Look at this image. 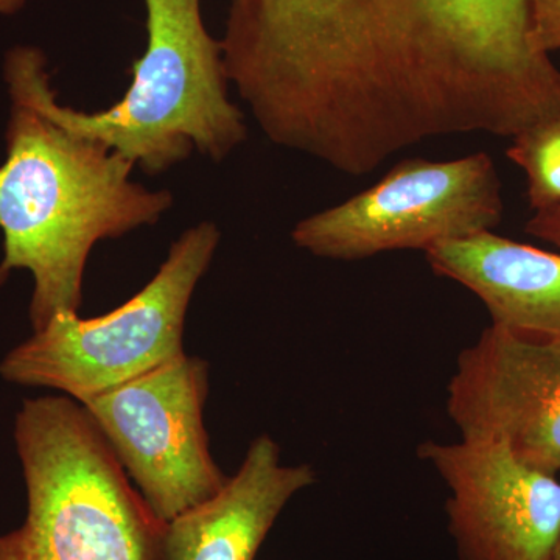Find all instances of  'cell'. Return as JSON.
I'll use <instances>...</instances> for the list:
<instances>
[{
	"label": "cell",
	"mask_w": 560,
	"mask_h": 560,
	"mask_svg": "<svg viewBox=\"0 0 560 560\" xmlns=\"http://www.w3.org/2000/svg\"><path fill=\"white\" fill-rule=\"evenodd\" d=\"M431 270L471 291L492 326L560 337V254L500 237L493 231L427 250Z\"/></svg>",
	"instance_id": "11"
},
{
	"label": "cell",
	"mask_w": 560,
	"mask_h": 560,
	"mask_svg": "<svg viewBox=\"0 0 560 560\" xmlns=\"http://www.w3.org/2000/svg\"><path fill=\"white\" fill-rule=\"evenodd\" d=\"M550 560H560V537L558 544H556L555 551H552Z\"/></svg>",
	"instance_id": "16"
},
{
	"label": "cell",
	"mask_w": 560,
	"mask_h": 560,
	"mask_svg": "<svg viewBox=\"0 0 560 560\" xmlns=\"http://www.w3.org/2000/svg\"><path fill=\"white\" fill-rule=\"evenodd\" d=\"M14 442L28 510L20 528L0 536V560H165L167 523L80 401L25 400Z\"/></svg>",
	"instance_id": "4"
},
{
	"label": "cell",
	"mask_w": 560,
	"mask_h": 560,
	"mask_svg": "<svg viewBox=\"0 0 560 560\" xmlns=\"http://www.w3.org/2000/svg\"><path fill=\"white\" fill-rule=\"evenodd\" d=\"M208 393V361L184 352L81 404L162 522L212 499L230 480L210 455Z\"/></svg>",
	"instance_id": "7"
},
{
	"label": "cell",
	"mask_w": 560,
	"mask_h": 560,
	"mask_svg": "<svg viewBox=\"0 0 560 560\" xmlns=\"http://www.w3.org/2000/svg\"><path fill=\"white\" fill-rule=\"evenodd\" d=\"M27 0H0V14L3 16H10V14L18 13V11L24 9Z\"/></svg>",
	"instance_id": "15"
},
{
	"label": "cell",
	"mask_w": 560,
	"mask_h": 560,
	"mask_svg": "<svg viewBox=\"0 0 560 560\" xmlns=\"http://www.w3.org/2000/svg\"><path fill=\"white\" fill-rule=\"evenodd\" d=\"M231 80L335 156L383 164L442 136H506L560 103L529 0H232Z\"/></svg>",
	"instance_id": "1"
},
{
	"label": "cell",
	"mask_w": 560,
	"mask_h": 560,
	"mask_svg": "<svg viewBox=\"0 0 560 560\" xmlns=\"http://www.w3.org/2000/svg\"><path fill=\"white\" fill-rule=\"evenodd\" d=\"M220 237L210 221L195 224L173 243L160 271L130 301L98 318L57 313L3 357L0 377L13 385L60 390L83 404L183 355L191 296Z\"/></svg>",
	"instance_id": "5"
},
{
	"label": "cell",
	"mask_w": 560,
	"mask_h": 560,
	"mask_svg": "<svg viewBox=\"0 0 560 560\" xmlns=\"http://www.w3.org/2000/svg\"><path fill=\"white\" fill-rule=\"evenodd\" d=\"M447 415L463 440L500 442L533 469L560 474V337L490 326L459 352Z\"/></svg>",
	"instance_id": "8"
},
{
	"label": "cell",
	"mask_w": 560,
	"mask_h": 560,
	"mask_svg": "<svg viewBox=\"0 0 560 560\" xmlns=\"http://www.w3.org/2000/svg\"><path fill=\"white\" fill-rule=\"evenodd\" d=\"M508 158L526 173L534 212L560 202V113L512 138Z\"/></svg>",
	"instance_id": "12"
},
{
	"label": "cell",
	"mask_w": 560,
	"mask_h": 560,
	"mask_svg": "<svg viewBox=\"0 0 560 560\" xmlns=\"http://www.w3.org/2000/svg\"><path fill=\"white\" fill-rule=\"evenodd\" d=\"M31 51L13 47L3 65L11 106L0 165V287L13 271L31 272L35 331L57 313L80 311L98 242L158 223L173 195L132 183L130 161L46 113L33 90Z\"/></svg>",
	"instance_id": "2"
},
{
	"label": "cell",
	"mask_w": 560,
	"mask_h": 560,
	"mask_svg": "<svg viewBox=\"0 0 560 560\" xmlns=\"http://www.w3.org/2000/svg\"><path fill=\"white\" fill-rule=\"evenodd\" d=\"M503 195L488 153L453 161L407 160L377 184L341 205L313 213L291 232L294 245L316 257L363 260L420 249L495 230Z\"/></svg>",
	"instance_id": "6"
},
{
	"label": "cell",
	"mask_w": 560,
	"mask_h": 560,
	"mask_svg": "<svg viewBox=\"0 0 560 560\" xmlns=\"http://www.w3.org/2000/svg\"><path fill=\"white\" fill-rule=\"evenodd\" d=\"M143 5L147 47L119 102L97 113L61 105L46 55L32 47V84L40 106L69 131L101 142L149 175L171 171L194 151L223 161L246 139V125L228 94L221 43L206 28L201 0H143Z\"/></svg>",
	"instance_id": "3"
},
{
	"label": "cell",
	"mask_w": 560,
	"mask_h": 560,
	"mask_svg": "<svg viewBox=\"0 0 560 560\" xmlns=\"http://www.w3.org/2000/svg\"><path fill=\"white\" fill-rule=\"evenodd\" d=\"M419 458L448 489L458 560H550L560 537V481L500 442L427 441Z\"/></svg>",
	"instance_id": "9"
},
{
	"label": "cell",
	"mask_w": 560,
	"mask_h": 560,
	"mask_svg": "<svg viewBox=\"0 0 560 560\" xmlns=\"http://www.w3.org/2000/svg\"><path fill=\"white\" fill-rule=\"evenodd\" d=\"M534 40L545 54L560 50V0H529Z\"/></svg>",
	"instance_id": "13"
},
{
	"label": "cell",
	"mask_w": 560,
	"mask_h": 560,
	"mask_svg": "<svg viewBox=\"0 0 560 560\" xmlns=\"http://www.w3.org/2000/svg\"><path fill=\"white\" fill-rule=\"evenodd\" d=\"M525 231L533 237L560 248V202L550 208L537 210L526 223Z\"/></svg>",
	"instance_id": "14"
},
{
	"label": "cell",
	"mask_w": 560,
	"mask_h": 560,
	"mask_svg": "<svg viewBox=\"0 0 560 560\" xmlns=\"http://www.w3.org/2000/svg\"><path fill=\"white\" fill-rule=\"evenodd\" d=\"M315 482L311 464L285 466L278 442L260 434L219 493L167 523L165 560L256 559L283 508Z\"/></svg>",
	"instance_id": "10"
}]
</instances>
